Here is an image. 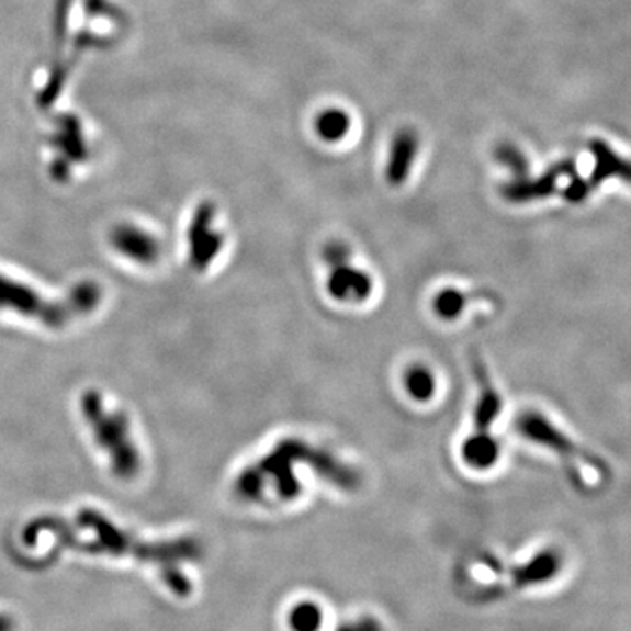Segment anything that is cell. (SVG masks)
I'll list each match as a JSON object with an SVG mask.
<instances>
[{"label": "cell", "mask_w": 631, "mask_h": 631, "mask_svg": "<svg viewBox=\"0 0 631 631\" xmlns=\"http://www.w3.org/2000/svg\"><path fill=\"white\" fill-rule=\"evenodd\" d=\"M516 428H518L519 433L525 439L531 440L536 444L544 446V448L551 449L553 453L566 458L568 460L566 465L572 469L571 475H577V484H581V486H583L584 466H591V469H598V471H609L598 458L584 453L579 446L574 444L563 431L554 427L553 422L549 421L542 414L536 413V410H528V413L521 414L518 421H516Z\"/></svg>", "instance_id": "277c9868"}, {"label": "cell", "mask_w": 631, "mask_h": 631, "mask_svg": "<svg viewBox=\"0 0 631 631\" xmlns=\"http://www.w3.org/2000/svg\"><path fill=\"white\" fill-rule=\"evenodd\" d=\"M110 243L114 251L139 266H153L161 255L160 240L153 236L151 232L137 227L134 223H122L114 227L110 234Z\"/></svg>", "instance_id": "52a82bcc"}, {"label": "cell", "mask_w": 631, "mask_h": 631, "mask_svg": "<svg viewBox=\"0 0 631 631\" xmlns=\"http://www.w3.org/2000/svg\"><path fill=\"white\" fill-rule=\"evenodd\" d=\"M474 378L477 384V398L474 405V431L480 436H493L492 427L502 413V396L493 384L489 372L480 360H474Z\"/></svg>", "instance_id": "ba28073f"}, {"label": "cell", "mask_w": 631, "mask_h": 631, "mask_svg": "<svg viewBox=\"0 0 631 631\" xmlns=\"http://www.w3.org/2000/svg\"><path fill=\"white\" fill-rule=\"evenodd\" d=\"M14 619L11 616L0 612V631H14Z\"/></svg>", "instance_id": "d6986e66"}, {"label": "cell", "mask_w": 631, "mask_h": 631, "mask_svg": "<svg viewBox=\"0 0 631 631\" xmlns=\"http://www.w3.org/2000/svg\"><path fill=\"white\" fill-rule=\"evenodd\" d=\"M314 128L325 143H339L348 135L349 128H351V119L345 110L328 108L318 114V119L314 122Z\"/></svg>", "instance_id": "5bb4252c"}, {"label": "cell", "mask_w": 631, "mask_h": 631, "mask_svg": "<svg viewBox=\"0 0 631 631\" xmlns=\"http://www.w3.org/2000/svg\"><path fill=\"white\" fill-rule=\"evenodd\" d=\"M339 631H381V627L375 623L374 619L367 618L360 619L358 623L346 624V627L340 628Z\"/></svg>", "instance_id": "ac0fdd59"}, {"label": "cell", "mask_w": 631, "mask_h": 631, "mask_svg": "<svg viewBox=\"0 0 631 631\" xmlns=\"http://www.w3.org/2000/svg\"><path fill=\"white\" fill-rule=\"evenodd\" d=\"M462 458L465 465L474 471H488L497 465L498 458H500V444L493 436L471 433L463 440Z\"/></svg>", "instance_id": "8fae6325"}, {"label": "cell", "mask_w": 631, "mask_h": 631, "mask_svg": "<svg viewBox=\"0 0 631 631\" xmlns=\"http://www.w3.org/2000/svg\"><path fill=\"white\" fill-rule=\"evenodd\" d=\"M79 410L95 444L110 460L113 474L122 481L135 480L143 466V457L135 444L128 416L105 404L104 396L97 390H88L81 395Z\"/></svg>", "instance_id": "3957f363"}, {"label": "cell", "mask_w": 631, "mask_h": 631, "mask_svg": "<svg viewBox=\"0 0 631 631\" xmlns=\"http://www.w3.org/2000/svg\"><path fill=\"white\" fill-rule=\"evenodd\" d=\"M327 260V292L339 304L358 305L371 298L374 279L362 267L349 261V249L340 243H331L325 248Z\"/></svg>", "instance_id": "5b68a950"}, {"label": "cell", "mask_w": 631, "mask_h": 631, "mask_svg": "<svg viewBox=\"0 0 631 631\" xmlns=\"http://www.w3.org/2000/svg\"><path fill=\"white\" fill-rule=\"evenodd\" d=\"M565 172V166L554 167L549 174L542 176L537 181H514L502 188L505 199L510 202H528L533 199H542L556 188V178Z\"/></svg>", "instance_id": "7c38bea8"}, {"label": "cell", "mask_w": 631, "mask_h": 631, "mask_svg": "<svg viewBox=\"0 0 631 631\" xmlns=\"http://www.w3.org/2000/svg\"><path fill=\"white\" fill-rule=\"evenodd\" d=\"M562 556L554 549H548L542 553L531 557L527 565L519 566L514 581L518 586H531V584L548 583L556 577L557 572L562 571Z\"/></svg>", "instance_id": "30bf717a"}, {"label": "cell", "mask_w": 631, "mask_h": 631, "mask_svg": "<svg viewBox=\"0 0 631 631\" xmlns=\"http://www.w3.org/2000/svg\"><path fill=\"white\" fill-rule=\"evenodd\" d=\"M495 155H497V160L500 164L512 170L514 174H527V158L522 157L521 151L518 148H514L512 144H500Z\"/></svg>", "instance_id": "e0dca14e"}, {"label": "cell", "mask_w": 631, "mask_h": 631, "mask_svg": "<svg viewBox=\"0 0 631 631\" xmlns=\"http://www.w3.org/2000/svg\"><path fill=\"white\" fill-rule=\"evenodd\" d=\"M101 296L99 284L84 281L75 286L64 301H49L31 284L0 274V311H11L55 330L66 327L79 316L92 313Z\"/></svg>", "instance_id": "7a4b0ae2"}, {"label": "cell", "mask_w": 631, "mask_h": 631, "mask_svg": "<svg viewBox=\"0 0 631 631\" xmlns=\"http://www.w3.org/2000/svg\"><path fill=\"white\" fill-rule=\"evenodd\" d=\"M402 383H404L405 393L416 402H430L437 392L436 375L422 363L405 369Z\"/></svg>", "instance_id": "4fadbf2b"}, {"label": "cell", "mask_w": 631, "mask_h": 631, "mask_svg": "<svg viewBox=\"0 0 631 631\" xmlns=\"http://www.w3.org/2000/svg\"><path fill=\"white\" fill-rule=\"evenodd\" d=\"M466 304H469L466 293L454 290V288H446L442 292L437 293V296H433L431 307L439 318L457 319L465 311Z\"/></svg>", "instance_id": "9a60e30c"}, {"label": "cell", "mask_w": 631, "mask_h": 631, "mask_svg": "<svg viewBox=\"0 0 631 631\" xmlns=\"http://www.w3.org/2000/svg\"><path fill=\"white\" fill-rule=\"evenodd\" d=\"M216 210L210 202L199 205L188 230V257L196 272L210 269L225 245L222 232L214 228Z\"/></svg>", "instance_id": "8992f818"}, {"label": "cell", "mask_w": 631, "mask_h": 631, "mask_svg": "<svg viewBox=\"0 0 631 631\" xmlns=\"http://www.w3.org/2000/svg\"><path fill=\"white\" fill-rule=\"evenodd\" d=\"M322 609L314 601H301L288 615V624L292 631H318L322 627Z\"/></svg>", "instance_id": "2e32d148"}, {"label": "cell", "mask_w": 631, "mask_h": 631, "mask_svg": "<svg viewBox=\"0 0 631 631\" xmlns=\"http://www.w3.org/2000/svg\"><path fill=\"white\" fill-rule=\"evenodd\" d=\"M78 525L84 530L93 531V540H72L70 549L108 553L113 556H132L139 562L157 566L164 583L178 597H188L192 584L181 571L183 563L193 562L201 554V545L193 539L161 540L144 542L128 531L116 527L114 522L95 510H81Z\"/></svg>", "instance_id": "6da1fadb"}, {"label": "cell", "mask_w": 631, "mask_h": 631, "mask_svg": "<svg viewBox=\"0 0 631 631\" xmlns=\"http://www.w3.org/2000/svg\"><path fill=\"white\" fill-rule=\"evenodd\" d=\"M418 146V135L410 128H404L393 137L386 166L387 183L392 187H402L405 179L409 178Z\"/></svg>", "instance_id": "9c48e42d"}]
</instances>
